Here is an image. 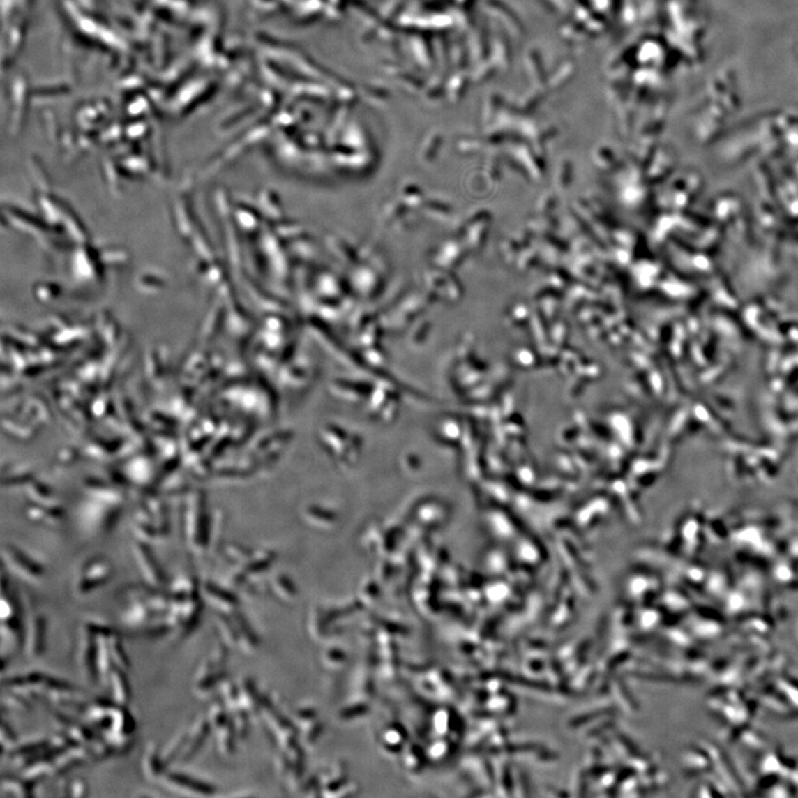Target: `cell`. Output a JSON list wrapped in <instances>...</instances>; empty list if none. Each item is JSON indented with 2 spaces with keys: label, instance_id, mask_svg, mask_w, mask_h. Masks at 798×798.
Listing matches in <instances>:
<instances>
[{
  "label": "cell",
  "instance_id": "obj_17",
  "mask_svg": "<svg viewBox=\"0 0 798 798\" xmlns=\"http://www.w3.org/2000/svg\"><path fill=\"white\" fill-rule=\"evenodd\" d=\"M109 650H110L111 656L114 658V664L120 669L128 671L130 669V660L128 658L127 652L124 649L123 642H122L121 637H120L118 632L111 634L108 637Z\"/></svg>",
  "mask_w": 798,
  "mask_h": 798
},
{
  "label": "cell",
  "instance_id": "obj_22",
  "mask_svg": "<svg viewBox=\"0 0 798 798\" xmlns=\"http://www.w3.org/2000/svg\"><path fill=\"white\" fill-rule=\"evenodd\" d=\"M0 739H1V750H3V752L7 750V753H9L14 747L18 745L17 734L15 733L14 730L11 728V726L9 725L8 723L6 722L5 720L1 723Z\"/></svg>",
  "mask_w": 798,
  "mask_h": 798
},
{
  "label": "cell",
  "instance_id": "obj_13",
  "mask_svg": "<svg viewBox=\"0 0 798 798\" xmlns=\"http://www.w3.org/2000/svg\"><path fill=\"white\" fill-rule=\"evenodd\" d=\"M201 596L203 601L209 602L216 609L222 611L232 610L235 605V598L232 594H227L213 583H204L201 587Z\"/></svg>",
  "mask_w": 798,
  "mask_h": 798
},
{
  "label": "cell",
  "instance_id": "obj_14",
  "mask_svg": "<svg viewBox=\"0 0 798 798\" xmlns=\"http://www.w3.org/2000/svg\"><path fill=\"white\" fill-rule=\"evenodd\" d=\"M98 638V675L99 683L107 686L111 672L116 668L114 658L109 650L108 637Z\"/></svg>",
  "mask_w": 798,
  "mask_h": 798
},
{
  "label": "cell",
  "instance_id": "obj_20",
  "mask_svg": "<svg viewBox=\"0 0 798 798\" xmlns=\"http://www.w3.org/2000/svg\"><path fill=\"white\" fill-rule=\"evenodd\" d=\"M208 720L210 722L211 728L214 731L227 724V713H225L222 702L214 701L213 703L211 704L208 713Z\"/></svg>",
  "mask_w": 798,
  "mask_h": 798
},
{
  "label": "cell",
  "instance_id": "obj_7",
  "mask_svg": "<svg viewBox=\"0 0 798 798\" xmlns=\"http://www.w3.org/2000/svg\"><path fill=\"white\" fill-rule=\"evenodd\" d=\"M211 731H212V728H211L208 718L202 716V718H197L188 731V741H186L182 755L179 758V762L186 764L189 763L190 760H193L200 750L202 748L205 741L210 735Z\"/></svg>",
  "mask_w": 798,
  "mask_h": 798
},
{
  "label": "cell",
  "instance_id": "obj_23",
  "mask_svg": "<svg viewBox=\"0 0 798 798\" xmlns=\"http://www.w3.org/2000/svg\"><path fill=\"white\" fill-rule=\"evenodd\" d=\"M88 790L89 786L84 782L82 778L73 779V782L67 786V793L66 796H71V797H84L88 795Z\"/></svg>",
  "mask_w": 798,
  "mask_h": 798
},
{
  "label": "cell",
  "instance_id": "obj_4",
  "mask_svg": "<svg viewBox=\"0 0 798 798\" xmlns=\"http://www.w3.org/2000/svg\"><path fill=\"white\" fill-rule=\"evenodd\" d=\"M158 618L159 617L149 605L146 598L140 596H129V603L120 615L124 628L140 633Z\"/></svg>",
  "mask_w": 798,
  "mask_h": 798
},
{
  "label": "cell",
  "instance_id": "obj_21",
  "mask_svg": "<svg viewBox=\"0 0 798 798\" xmlns=\"http://www.w3.org/2000/svg\"><path fill=\"white\" fill-rule=\"evenodd\" d=\"M216 744L219 747L220 752L224 755H227L232 751V732L229 724L222 726V728L216 730Z\"/></svg>",
  "mask_w": 798,
  "mask_h": 798
},
{
  "label": "cell",
  "instance_id": "obj_12",
  "mask_svg": "<svg viewBox=\"0 0 798 798\" xmlns=\"http://www.w3.org/2000/svg\"><path fill=\"white\" fill-rule=\"evenodd\" d=\"M172 602H186L201 598V587L195 577L178 578L167 591Z\"/></svg>",
  "mask_w": 798,
  "mask_h": 798
},
{
  "label": "cell",
  "instance_id": "obj_2",
  "mask_svg": "<svg viewBox=\"0 0 798 798\" xmlns=\"http://www.w3.org/2000/svg\"><path fill=\"white\" fill-rule=\"evenodd\" d=\"M112 566L108 561L96 559L90 561L79 571L73 582V592L79 596H88L108 583L112 578Z\"/></svg>",
  "mask_w": 798,
  "mask_h": 798
},
{
  "label": "cell",
  "instance_id": "obj_11",
  "mask_svg": "<svg viewBox=\"0 0 798 798\" xmlns=\"http://www.w3.org/2000/svg\"><path fill=\"white\" fill-rule=\"evenodd\" d=\"M107 688L110 691V698L116 705L128 707L131 701V686L127 677V671L120 669L118 666L111 672Z\"/></svg>",
  "mask_w": 798,
  "mask_h": 798
},
{
  "label": "cell",
  "instance_id": "obj_10",
  "mask_svg": "<svg viewBox=\"0 0 798 798\" xmlns=\"http://www.w3.org/2000/svg\"><path fill=\"white\" fill-rule=\"evenodd\" d=\"M141 769L143 776L150 782L161 781L162 776L167 771L162 760L161 750L157 743L154 741L149 743L143 751Z\"/></svg>",
  "mask_w": 798,
  "mask_h": 798
},
{
  "label": "cell",
  "instance_id": "obj_6",
  "mask_svg": "<svg viewBox=\"0 0 798 798\" xmlns=\"http://www.w3.org/2000/svg\"><path fill=\"white\" fill-rule=\"evenodd\" d=\"M47 620L43 615L37 613L30 618L26 634H24V647L28 658H38L43 656L46 650L47 642Z\"/></svg>",
  "mask_w": 798,
  "mask_h": 798
},
{
  "label": "cell",
  "instance_id": "obj_16",
  "mask_svg": "<svg viewBox=\"0 0 798 798\" xmlns=\"http://www.w3.org/2000/svg\"><path fill=\"white\" fill-rule=\"evenodd\" d=\"M37 783L29 782L27 779L22 778H3L1 782V790L8 796L15 797H30L33 795V788Z\"/></svg>",
  "mask_w": 798,
  "mask_h": 798
},
{
  "label": "cell",
  "instance_id": "obj_1",
  "mask_svg": "<svg viewBox=\"0 0 798 798\" xmlns=\"http://www.w3.org/2000/svg\"><path fill=\"white\" fill-rule=\"evenodd\" d=\"M76 658L81 677L90 685L98 684V638L84 626L77 643Z\"/></svg>",
  "mask_w": 798,
  "mask_h": 798
},
{
  "label": "cell",
  "instance_id": "obj_19",
  "mask_svg": "<svg viewBox=\"0 0 798 798\" xmlns=\"http://www.w3.org/2000/svg\"><path fill=\"white\" fill-rule=\"evenodd\" d=\"M214 624L218 631L221 634L222 639L224 640L227 645H233L235 640H236V634H235L234 628L232 624L227 620V617L224 615H219L216 613L214 615Z\"/></svg>",
  "mask_w": 798,
  "mask_h": 798
},
{
  "label": "cell",
  "instance_id": "obj_8",
  "mask_svg": "<svg viewBox=\"0 0 798 798\" xmlns=\"http://www.w3.org/2000/svg\"><path fill=\"white\" fill-rule=\"evenodd\" d=\"M135 552L139 569L146 585L154 589L162 588L165 585V575L160 569L159 564L152 556V553L143 545L135 547Z\"/></svg>",
  "mask_w": 798,
  "mask_h": 798
},
{
  "label": "cell",
  "instance_id": "obj_18",
  "mask_svg": "<svg viewBox=\"0 0 798 798\" xmlns=\"http://www.w3.org/2000/svg\"><path fill=\"white\" fill-rule=\"evenodd\" d=\"M3 707H8L9 709L22 711V712H29L31 709V701H29L28 698H24L16 691L9 690V688H3Z\"/></svg>",
  "mask_w": 798,
  "mask_h": 798
},
{
  "label": "cell",
  "instance_id": "obj_9",
  "mask_svg": "<svg viewBox=\"0 0 798 798\" xmlns=\"http://www.w3.org/2000/svg\"><path fill=\"white\" fill-rule=\"evenodd\" d=\"M3 556L13 570L24 580L38 581L43 578V566L15 548L8 547L5 549Z\"/></svg>",
  "mask_w": 798,
  "mask_h": 798
},
{
  "label": "cell",
  "instance_id": "obj_3",
  "mask_svg": "<svg viewBox=\"0 0 798 798\" xmlns=\"http://www.w3.org/2000/svg\"><path fill=\"white\" fill-rule=\"evenodd\" d=\"M161 782L173 793L190 797H208L213 795L216 790L212 785L178 771H165Z\"/></svg>",
  "mask_w": 798,
  "mask_h": 798
},
{
  "label": "cell",
  "instance_id": "obj_5",
  "mask_svg": "<svg viewBox=\"0 0 798 798\" xmlns=\"http://www.w3.org/2000/svg\"><path fill=\"white\" fill-rule=\"evenodd\" d=\"M223 665L224 664L218 663L211 656L202 661L193 679V692L197 698L205 700L214 693V690L218 688V684L223 677Z\"/></svg>",
  "mask_w": 798,
  "mask_h": 798
},
{
  "label": "cell",
  "instance_id": "obj_15",
  "mask_svg": "<svg viewBox=\"0 0 798 798\" xmlns=\"http://www.w3.org/2000/svg\"><path fill=\"white\" fill-rule=\"evenodd\" d=\"M186 741H188V731L179 732L176 737H173L170 741L163 747V750H161L162 760H163V764H165L167 769H169V766L172 765L176 760H179V758H181L184 747H186Z\"/></svg>",
  "mask_w": 798,
  "mask_h": 798
}]
</instances>
